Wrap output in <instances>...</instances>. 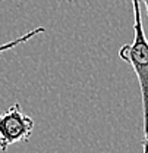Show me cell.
Here are the masks:
<instances>
[{"mask_svg":"<svg viewBox=\"0 0 148 153\" xmlns=\"http://www.w3.org/2000/svg\"><path fill=\"white\" fill-rule=\"evenodd\" d=\"M144 153H148V134L144 135Z\"/></svg>","mask_w":148,"mask_h":153,"instance_id":"4","label":"cell"},{"mask_svg":"<svg viewBox=\"0 0 148 153\" xmlns=\"http://www.w3.org/2000/svg\"><path fill=\"white\" fill-rule=\"evenodd\" d=\"M34 131V121L21 112L19 103L0 114V150L4 152L10 144L28 141Z\"/></svg>","mask_w":148,"mask_h":153,"instance_id":"2","label":"cell"},{"mask_svg":"<svg viewBox=\"0 0 148 153\" xmlns=\"http://www.w3.org/2000/svg\"><path fill=\"white\" fill-rule=\"evenodd\" d=\"M44 31H46L44 27H38V28H34L32 31H29V33L21 36V37L16 38V40H12V41L4 43V44H0V53H3V52H6V50H9V49H13V47H16V46L22 44V43H27L28 40H31L32 37H35V36L41 34V33H44Z\"/></svg>","mask_w":148,"mask_h":153,"instance_id":"3","label":"cell"},{"mask_svg":"<svg viewBox=\"0 0 148 153\" xmlns=\"http://www.w3.org/2000/svg\"><path fill=\"white\" fill-rule=\"evenodd\" d=\"M139 0H132L133 6V41L132 44L122 46L119 55L133 68V72L138 78L141 96H142V109H144V135L148 134V40L142 27L141 6Z\"/></svg>","mask_w":148,"mask_h":153,"instance_id":"1","label":"cell"},{"mask_svg":"<svg viewBox=\"0 0 148 153\" xmlns=\"http://www.w3.org/2000/svg\"><path fill=\"white\" fill-rule=\"evenodd\" d=\"M139 1L144 3V6H145V12H147V18H148V0H139Z\"/></svg>","mask_w":148,"mask_h":153,"instance_id":"5","label":"cell"}]
</instances>
